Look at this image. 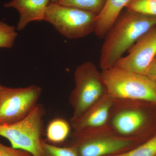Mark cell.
Here are the masks:
<instances>
[{
	"label": "cell",
	"mask_w": 156,
	"mask_h": 156,
	"mask_svg": "<svg viewBox=\"0 0 156 156\" xmlns=\"http://www.w3.org/2000/svg\"><path fill=\"white\" fill-rule=\"evenodd\" d=\"M156 27V17L125 9L105 34L99 64L102 70L113 67L136 41Z\"/></svg>",
	"instance_id": "1"
},
{
	"label": "cell",
	"mask_w": 156,
	"mask_h": 156,
	"mask_svg": "<svg viewBox=\"0 0 156 156\" xmlns=\"http://www.w3.org/2000/svg\"><path fill=\"white\" fill-rule=\"evenodd\" d=\"M106 92L112 98L142 100L156 104V82L145 75L114 66L102 70Z\"/></svg>",
	"instance_id": "2"
},
{
	"label": "cell",
	"mask_w": 156,
	"mask_h": 156,
	"mask_svg": "<svg viewBox=\"0 0 156 156\" xmlns=\"http://www.w3.org/2000/svg\"><path fill=\"white\" fill-rule=\"evenodd\" d=\"M45 110L37 104L25 118L12 124L0 125V136L11 143V147L25 151L33 156H44L41 134Z\"/></svg>",
	"instance_id": "3"
},
{
	"label": "cell",
	"mask_w": 156,
	"mask_h": 156,
	"mask_svg": "<svg viewBox=\"0 0 156 156\" xmlns=\"http://www.w3.org/2000/svg\"><path fill=\"white\" fill-rule=\"evenodd\" d=\"M104 127L74 132L71 146L79 156H108L126 151L133 147V137L117 135Z\"/></svg>",
	"instance_id": "4"
},
{
	"label": "cell",
	"mask_w": 156,
	"mask_h": 156,
	"mask_svg": "<svg viewBox=\"0 0 156 156\" xmlns=\"http://www.w3.org/2000/svg\"><path fill=\"white\" fill-rule=\"evenodd\" d=\"M74 76L75 87L69 97L73 111L71 121L80 116L106 92L101 73L92 62L78 66Z\"/></svg>",
	"instance_id": "5"
},
{
	"label": "cell",
	"mask_w": 156,
	"mask_h": 156,
	"mask_svg": "<svg viewBox=\"0 0 156 156\" xmlns=\"http://www.w3.org/2000/svg\"><path fill=\"white\" fill-rule=\"evenodd\" d=\"M98 15L57 2H50L44 20L69 39L81 38L94 32Z\"/></svg>",
	"instance_id": "6"
},
{
	"label": "cell",
	"mask_w": 156,
	"mask_h": 156,
	"mask_svg": "<svg viewBox=\"0 0 156 156\" xmlns=\"http://www.w3.org/2000/svg\"><path fill=\"white\" fill-rule=\"evenodd\" d=\"M42 89L37 85L11 88L0 84V125L20 121L38 104Z\"/></svg>",
	"instance_id": "7"
},
{
	"label": "cell",
	"mask_w": 156,
	"mask_h": 156,
	"mask_svg": "<svg viewBox=\"0 0 156 156\" xmlns=\"http://www.w3.org/2000/svg\"><path fill=\"white\" fill-rule=\"evenodd\" d=\"M156 56V27L140 37L128 50V55L120 58L115 66L145 75Z\"/></svg>",
	"instance_id": "8"
},
{
	"label": "cell",
	"mask_w": 156,
	"mask_h": 156,
	"mask_svg": "<svg viewBox=\"0 0 156 156\" xmlns=\"http://www.w3.org/2000/svg\"><path fill=\"white\" fill-rule=\"evenodd\" d=\"M113 99L106 92L80 116L71 121L74 132L104 127L108 119Z\"/></svg>",
	"instance_id": "9"
},
{
	"label": "cell",
	"mask_w": 156,
	"mask_h": 156,
	"mask_svg": "<svg viewBox=\"0 0 156 156\" xmlns=\"http://www.w3.org/2000/svg\"><path fill=\"white\" fill-rule=\"evenodd\" d=\"M50 0H12L4 4L5 8L16 9L19 14L17 30L24 29L30 22L44 20Z\"/></svg>",
	"instance_id": "10"
},
{
	"label": "cell",
	"mask_w": 156,
	"mask_h": 156,
	"mask_svg": "<svg viewBox=\"0 0 156 156\" xmlns=\"http://www.w3.org/2000/svg\"><path fill=\"white\" fill-rule=\"evenodd\" d=\"M131 0H107L105 5L98 15L94 33L99 38L104 37L120 14Z\"/></svg>",
	"instance_id": "11"
},
{
	"label": "cell",
	"mask_w": 156,
	"mask_h": 156,
	"mask_svg": "<svg viewBox=\"0 0 156 156\" xmlns=\"http://www.w3.org/2000/svg\"><path fill=\"white\" fill-rule=\"evenodd\" d=\"M145 120L143 112L136 109L126 110L120 112L114 117L113 125L119 133L127 136L139 130Z\"/></svg>",
	"instance_id": "12"
},
{
	"label": "cell",
	"mask_w": 156,
	"mask_h": 156,
	"mask_svg": "<svg viewBox=\"0 0 156 156\" xmlns=\"http://www.w3.org/2000/svg\"><path fill=\"white\" fill-rule=\"evenodd\" d=\"M70 127L69 124L64 119L56 118L48 125L46 136L48 141L53 144L63 142L69 135Z\"/></svg>",
	"instance_id": "13"
},
{
	"label": "cell",
	"mask_w": 156,
	"mask_h": 156,
	"mask_svg": "<svg viewBox=\"0 0 156 156\" xmlns=\"http://www.w3.org/2000/svg\"><path fill=\"white\" fill-rule=\"evenodd\" d=\"M107 0H57V2L71 6L98 15L103 9Z\"/></svg>",
	"instance_id": "14"
},
{
	"label": "cell",
	"mask_w": 156,
	"mask_h": 156,
	"mask_svg": "<svg viewBox=\"0 0 156 156\" xmlns=\"http://www.w3.org/2000/svg\"><path fill=\"white\" fill-rule=\"evenodd\" d=\"M156 135L141 145L131 149L108 156H156Z\"/></svg>",
	"instance_id": "15"
},
{
	"label": "cell",
	"mask_w": 156,
	"mask_h": 156,
	"mask_svg": "<svg viewBox=\"0 0 156 156\" xmlns=\"http://www.w3.org/2000/svg\"><path fill=\"white\" fill-rule=\"evenodd\" d=\"M126 9L140 14L156 17V0H131Z\"/></svg>",
	"instance_id": "16"
},
{
	"label": "cell",
	"mask_w": 156,
	"mask_h": 156,
	"mask_svg": "<svg viewBox=\"0 0 156 156\" xmlns=\"http://www.w3.org/2000/svg\"><path fill=\"white\" fill-rule=\"evenodd\" d=\"M17 29L0 20V48H11L17 38Z\"/></svg>",
	"instance_id": "17"
},
{
	"label": "cell",
	"mask_w": 156,
	"mask_h": 156,
	"mask_svg": "<svg viewBox=\"0 0 156 156\" xmlns=\"http://www.w3.org/2000/svg\"><path fill=\"white\" fill-rule=\"evenodd\" d=\"M42 147L44 156H79L72 146L59 147L42 140Z\"/></svg>",
	"instance_id": "18"
},
{
	"label": "cell",
	"mask_w": 156,
	"mask_h": 156,
	"mask_svg": "<svg viewBox=\"0 0 156 156\" xmlns=\"http://www.w3.org/2000/svg\"><path fill=\"white\" fill-rule=\"evenodd\" d=\"M30 155L25 151L6 146L0 142V156H29Z\"/></svg>",
	"instance_id": "19"
},
{
	"label": "cell",
	"mask_w": 156,
	"mask_h": 156,
	"mask_svg": "<svg viewBox=\"0 0 156 156\" xmlns=\"http://www.w3.org/2000/svg\"><path fill=\"white\" fill-rule=\"evenodd\" d=\"M145 75L156 82V56L148 69Z\"/></svg>",
	"instance_id": "20"
},
{
	"label": "cell",
	"mask_w": 156,
	"mask_h": 156,
	"mask_svg": "<svg viewBox=\"0 0 156 156\" xmlns=\"http://www.w3.org/2000/svg\"><path fill=\"white\" fill-rule=\"evenodd\" d=\"M57 0H50V2H56Z\"/></svg>",
	"instance_id": "21"
},
{
	"label": "cell",
	"mask_w": 156,
	"mask_h": 156,
	"mask_svg": "<svg viewBox=\"0 0 156 156\" xmlns=\"http://www.w3.org/2000/svg\"><path fill=\"white\" fill-rule=\"evenodd\" d=\"M29 156H32V155H30Z\"/></svg>",
	"instance_id": "22"
},
{
	"label": "cell",
	"mask_w": 156,
	"mask_h": 156,
	"mask_svg": "<svg viewBox=\"0 0 156 156\" xmlns=\"http://www.w3.org/2000/svg\"></svg>",
	"instance_id": "23"
}]
</instances>
